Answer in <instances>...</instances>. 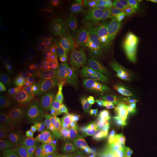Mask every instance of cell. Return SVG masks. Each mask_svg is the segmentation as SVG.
<instances>
[{"mask_svg": "<svg viewBox=\"0 0 157 157\" xmlns=\"http://www.w3.org/2000/svg\"><path fill=\"white\" fill-rule=\"evenodd\" d=\"M119 74L136 90L152 88L157 84V48L145 45L132 49L121 63Z\"/></svg>", "mask_w": 157, "mask_h": 157, "instance_id": "1", "label": "cell"}, {"mask_svg": "<svg viewBox=\"0 0 157 157\" xmlns=\"http://www.w3.org/2000/svg\"><path fill=\"white\" fill-rule=\"evenodd\" d=\"M94 17L101 23H124V13L117 4L103 1L93 7Z\"/></svg>", "mask_w": 157, "mask_h": 157, "instance_id": "2", "label": "cell"}, {"mask_svg": "<svg viewBox=\"0 0 157 157\" xmlns=\"http://www.w3.org/2000/svg\"><path fill=\"white\" fill-rule=\"evenodd\" d=\"M98 29L102 36L111 42H128L134 37L132 29L125 23H101Z\"/></svg>", "mask_w": 157, "mask_h": 157, "instance_id": "3", "label": "cell"}, {"mask_svg": "<svg viewBox=\"0 0 157 157\" xmlns=\"http://www.w3.org/2000/svg\"><path fill=\"white\" fill-rule=\"evenodd\" d=\"M140 117L142 120L143 131L147 145L157 139V117L149 103L140 109Z\"/></svg>", "mask_w": 157, "mask_h": 157, "instance_id": "4", "label": "cell"}, {"mask_svg": "<svg viewBox=\"0 0 157 157\" xmlns=\"http://www.w3.org/2000/svg\"><path fill=\"white\" fill-rule=\"evenodd\" d=\"M1 75L4 81L13 88L22 87L25 79L22 70L13 62L5 63L1 66Z\"/></svg>", "mask_w": 157, "mask_h": 157, "instance_id": "5", "label": "cell"}, {"mask_svg": "<svg viewBox=\"0 0 157 157\" xmlns=\"http://www.w3.org/2000/svg\"><path fill=\"white\" fill-rule=\"evenodd\" d=\"M103 90L106 97L114 101H128L130 98V94L126 86L117 80H109L105 82L103 84Z\"/></svg>", "mask_w": 157, "mask_h": 157, "instance_id": "6", "label": "cell"}, {"mask_svg": "<svg viewBox=\"0 0 157 157\" xmlns=\"http://www.w3.org/2000/svg\"><path fill=\"white\" fill-rule=\"evenodd\" d=\"M124 131L129 137L143 138L142 120L140 116L137 114L129 116L125 121Z\"/></svg>", "mask_w": 157, "mask_h": 157, "instance_id": "7", "label": "cell"}, {"mask_svg": "<svg viewBox=\"0 0 157 157\" xmlns=\"http://www.w3.org/2000/svg\"><path fill=\"white\" fill-rule=\"evenodd\" d=\"M68 130L78 140H87L91 136L90 127L87 124L80 120H73L70 121L68 125Z\"/></svg>", "mask_w": 157, "mask_h": 157, "instance_id": "8", "label": "cell"}, {"mask_svg": "<svg viewBox=\"0 0 157 157\" xmlns=\"http://www.w3.org/2000/svg\"><path fill=\"white\" fill-rule=\"evenodd\" d=\"M144 138L137 137H130L127 142L122 146L117 148L124 154H132L144 150Z\"/></svg>", "mask_w": 157, "mask_h": 157, "instance_id": "9", "label": "cell"}, {"mask_svg": "<svg viewBox=\"0 0 157 157\" xmlns=\"http://www.w3.org/2000/svg\"><path fill=\"white\" fill-rule=\"evenodd\" d=\"M129 137H130L125 132V131L119 129H111L107 134L108 141L112 148H119L125 144Z\"/></svg>", "mask_w": 157, "mask_h": 157, "instance_id": "10", "label": "cell"}, {"mask_svg": "<svg viewBox=\"0 0 157 157\" xmlns=\"http://www.w3.org/2000/svg\"><path fill=\"white\" fill-rule=\"evenodd\" d=\"M98 116L103 119L104 124L107 128H112L117 126L120 119V115L113 111L111 105L102 110Z\"/></svg>", "mask_w": 157, "mask_h": 157, "instance_id": "11", "label": "cell"}, {"mask_svg": "<svg viewBox=\"0 0 157 157\" xmlns=\"http://www.w3.org/2000/svg\"><path fill=\"white\" fill-rule=\"evenodd\" d=\"M2 146L4 153L8 156L22 148L21 140L18 137L15 135H10L5 138Z\"/></svg>", "mask_w": 157, "mask_h": 157, "instance_id": "12", "label": "cell"}, {"mask_svg": "<svg viewBox=\"0 0 157 157\" xmlns=\"http://www.w3.org/2000/svg\"><path fill=\"white\" fill-rule=\"evenodd\" d=\"M53 137L56 143L68 149H71L74 145L78 141V139H76L73 135L62 130L55 132Z\"/></svg>", "mask_w": 157, "mask_h": 157, "instance_id": "13", "label": "cell"}, {"mask_svg": "<svg viewBox=\"0 0 157 157\" xmlns=\"http://www.w3.org/2000/svg\"><path fill=\"white\" fill-rule=\"evenodd\" d=\"M54 84L55 85H52L51 87V90H52V92L56 97L59 98L62 101H68L71 99L73 94H72L71 90L68 89V86L60 83V82Z\"/></svg>", "mask_w": 157, "mask_h": 157, "instance_id": "14", "label": "cell"}, {"mask_svg": "<svg viewBox=\"0 0 157 157\" xmlns=\"http://www.w3.org/2000/svg\"><path fill=\"white\" fill-rule=\"evenodd\" d=\"M48 151L52 157H71L72 155L69 149L65 148L56 142L49 143Z\"/></svg>", "mask_w": 157, "mask_h": 157, "instance_id": "15", "label": "cell"}, {"mask_svg": "<svg viewBox=\"0 0 157 157\" xmlns=\"http://www.w3.org/2000/svg\"><path fill=\"white\" fill-rule=\"evenodd\" d=\"M148 2L147 0H133L129 5V13L133 16L140 17L144 14Z\"/></svg>", "mask_w": 157, "mask_h": 157, "instance_id": "16", "label": "cell"}, {"mask_svg": "<svg viewBox=\"0 0 157 157\" xmlns=\"http://www.w3.org/2000/svg\"><path fill=\"white\" fill-rule=\"evenodd\" d=\"M111 101L112 100L107 99V98H96L94 101L90 102V112L93 114L98 115L102 110L111 105Z\"/></svg>", "mask_w": 157, "mask_h": 157, "instance_id": "17", "label": "cell"}, {"mask_svg": "<svg viewBox=\"0 0 157 157\" xmlns=\"http://www.w3.org/2000/svg\"><path fill=\"white\" fill-rule=\"evenodd\" d=\"M128 101H124V100H118L114 101L112 100L111 101V107L113 108V111L118 114H121L126 111L128 108Z\"/></svg>", "mask_w": 157, "mask_h": 157, "instance_id": "18", "label": "cell"}, {"mask_svg": "<svg viewBox=\"0 0 157 157\" xmlns=\"http://www.w3.org/2000/svg\"><path fill=\"white\" fill-rule=\"evenodd\" d=\"M10 121V113L5 107H2L0 109V124L1 126H6Z\"/></svg>", "mask_w": 157, "mask_h": 157, "instance_id": "19", "label": "cell"}, {"mask_svg": "<svg viewBox=\"0 0 157 157\" xmlns=\"http://www.w3.org/2000/svg\"><path fill=\"white\" fill-rule=\"evenodd\" d=\"M151 90H152V94L149 104L157 117V84L151 88Z\"/></svg>", "mask_w": 157, "mask_h": 157, "instance_id": "20", "label": "cell"}, {"mask_svg": "<svg viewBox=\"0 0 157 157\" xmlns=\"http://www.w3.org/2000/svg\"><path fill=\"white\" fill-rule=\"evenodd\" d=\"M8 157H31V153L28 149L22 147Z\"/></svg>", "mask_w": 157, "mask_h": 157, "instance_id": "21", "label": "cell"}, {"mask_svg": "<svg viewBox=\"0 0 157 157\" xmlns=\"http://www.w3.org/2000/svg\"><path fill=\"white\" fill-rule=\"evenodd\" d=\"M90 122L93 125V127H105L104 124V121L100 116H97V117H94L92 118L90 120Z\"/></svg>", "mask_w": 157, "mask_h": 157, "instance_id": "22", "label": "cell"}, {"mask_svg": "<svg viewBox=\"0 0 157 157\" xmlns=\"http://www.w3.org/2000/svg\"><path fill=\"white\" fill-rule=\"evenodd\" d=\"M107 157H123V154L117 148H111L105 151Z\"/></svg>", "mask_w": 157, "mask_h": 157, "instance_id": "23", "label": "cell"}, {"mask_svg": "<svg viewBox=\"0 0 157 157\" xmlns=\"http://www.w3.org/2000/svg\"><path fill=\"white\" fill-rule=\"evenodd\" d=\"M84 149H85L84 142L78 140L71 148V150L75 153H82V151H84Z\"/></svg>", "mask_w": 157, "mask_h": 157, "instance_id": "24", "label": "cell"}, {"mask_svg": "<svg viewBox=\"0 0 157 157\" xmlns=\"http://www.w3.org/2000/svg\"><path fill=\"white\" fill-rule=\"evenodd\" d=\"M148 150L152 156H157V139L148 145Z\"/></svg>", "mask_w": 157, "mask_h": 157, "instance_id": "25", "label": "cell"}, {"mask_svg": "<svg viewBox=\"0 0 157 157\" xmlns=\"http://www.w3.org/2000/svg\"><path fill=\"white\" fill-rule=\"evenodd\" d=\"M114 2H116V4H117L118 5H120V6H125V5H129L132 2V1H115Z\"/></svg>", "mask_w": 157, "mask_h": 157, "instance_id": "26", "label": "cell"}, {"mask_svg": "<svg viewBox=\"0 0 157 157\" xmlns=\"http://www.w3.org/2000/svg\"><path fill=\"white\" fill-rule=\"evenodd\" d=\"M50 79L52 80V81L56 82V80H58L59 78V74L57 73H52L50 74Z\"/></svg>", "mask_w": 157, "mask_h": 157, "instance_id": "27", "label": "cell"}, {"mask_svg": "<svg viewBox=\"0 0 157 157\" xmlns=\"http://www.w3.org/2000/svg\"><path fill=\"white\" fill-rule=\"evenodd\" d=\"M94 157H107V156L105 152L98 151L95 153V155H94Z\"/></svg>", "mask_w": 157, "mask_h": 157, "instance_id": "28", "label": "cell"}, {"mask_svg": "<svg viewBox=\"0 0 157 157\" xmlns=\"http://www.w3.org/2000/svg\"><path fill=\"white\" fill-rule=\"evenodd\" d=\"M133 154V155H134V156H135V157H137V156H135V154Z\"/></svg>", "mask_w": 157, "mask_h": 157, "instance_id": "29", "label": "cell"}]
</instances>
